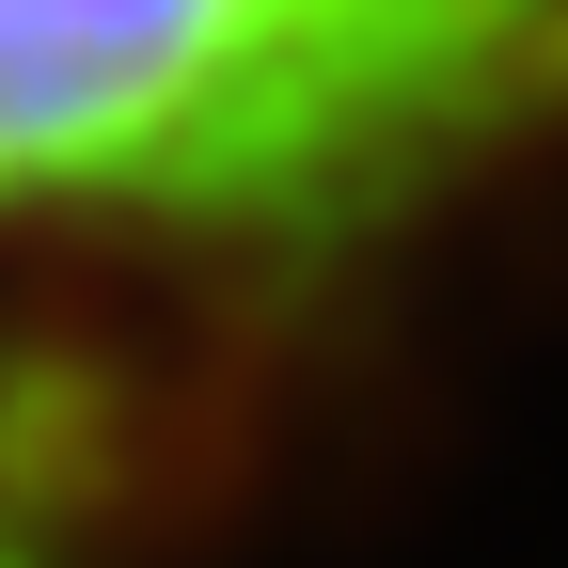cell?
Masks as SVG:
<instances>
[{
    "instance_id": "cell-1",
    "label": "cell",
    "mask_w": 568,
    "mask_h": 568,
    "mask_svg": "<svg viewBox=\"0 0 568 568\" xmlns=\"http://www.w3.org/2000/svg\"><path fill=\"white\" fill-rule=\"evenodd\" d=\"M568 95V0H0V222H332Z\"/></svg>"
},
{
    "instance_id": "cell-2",
    "label": "cell",
    "mask_w": 568,
    "mask_h": 568,
    "mask_svg": "<svg viewBox=\"0 0 568 568\" xmlns=\"http://www.w3.org/2000/svg\"><path fill=\"white\" fill-rule=\"evenodd\" d=\"M95 506V395L63 364H0V568H63Z\"/></svg>"
}]
</instances>
